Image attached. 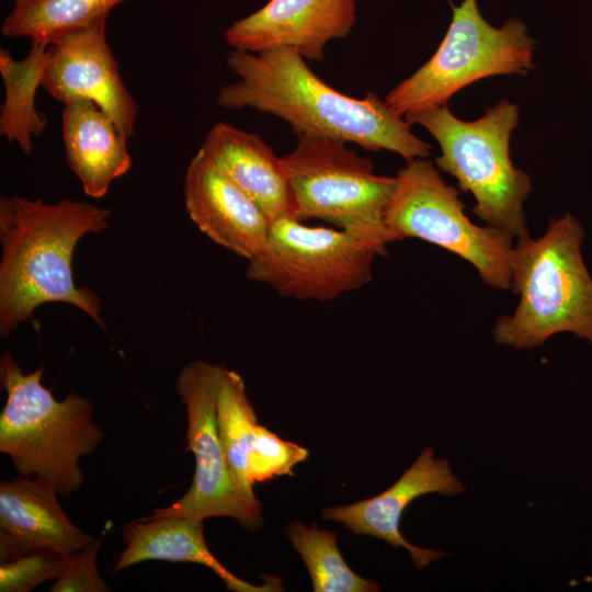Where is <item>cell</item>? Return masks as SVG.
<instances>
[{
	"instance_id": "3957f363",
	"label": "cell",
	"mask_w": 592,
	"mask_h": 592,
	"mask_svg": "<svg viewBox=\"0 0 592 592\" xmlns=\"http://www.w3.org/2000/svg\"><path fill=\"white\" fill-rule=\"evenodd\" d=\"M581 221L572 214L550 218L536 239H516L511 289L519 295L512 315L492 330L499 345L532 349L550 337L571 332L592 344V277L584 264Z\"/></svg>"
},
{
	"instance_id": "9a60e30c",
	"label": "cell",
	"mask_w": 592,
	"mask_h": 592,
	"mask_svg": "<svg viewBox=\"0 0 592 592\" xmlns=\"http://www.w3.org/2000/svg\"><path fill=\"white\" fill-rule=\"evenodd\" d=\"M200 149L261 207L271 221L297 219L296 198L285 163L259 136L227 123H217Z\"/></svg>"
},
{
	"instance_id": "9c48e42d",
	"label": "cell",
	"mask_w": 592,
	"mask_h": 592,
	"mask_svg": "<svg viewBox=\"0 0 592 592\" xmlns=\"http://www.w3.org/2000/svg\"><path fill=\"white\" fill-rule=\"evenodd\" d=\"M384 254L346 230L282 218L271 223L264 246L248 261L246 275L286 297L332 300L369 283L373 262Z\"/></svg>"
},
{
	"instance_id": "603a6c76",
	"label": "cell",
	"mask_w": 592,
	"mask_h": 592,
	"mask_svg": "<svg viewBox=\"0 0 592 592\" xmlns=\"http://www.w3.org/2000/svg\"><path fill=\"white\" fill-rule=\"evenodd\" d=\"M0 591L26 592L39 583L58 579L66 555L56 550L21 546L0 538Z\"/></svg>"
},
{
	"instance_id": "2e32d148",
	"label": "cell",
	"mask_w": 592,
	"mask_h": 592,
	"mask_svg": "<svg viewBox=\"0 0 592 592\" xmlns=\"http://www.w3.org/2000/svg\"><path fill=\"white\" fill-rule=\"evenodd\" d=\"M62 140L67 164L90 197H103L113 181L132 167L128 139L113 118L92 101L65 104Z\"/></svg>"
},
{
	"instance_id": "277c9868",
	"label": "cell",
	"mask_w": 592,
	"mask_h": 592,
	"mask_svg": "<svg viewBox=\"0 0 592 592\" xmlns=\"http://www.w3.org/2000/svg\"><path fill=\"white\" fill-rule=\"evenodd\" d=\"M44 367L25 374L10 352L0 357V384L7 402L0 414V452L20 476L43 479L68 497L84 479L79 459L104 439L93 423V405L70 392L59 401L42 384Z\"/></svg>"
},
{
	"instance_id": "7402d4cb",
	"label": "cell",
	"mask_w": 592,
	"mask_h": 592,
	"mask_svg": "<svg viewBox=\"0 0 592 592\" xmlns=\"http://www.w3.org/2000/svg\"><path fill=\"white\" fill-rule=\"evenodd\" d=\"M286 535L306 565L315 592H374L379 585L354 573L344 561L335 533L322 531L316 523L306 526L291 522Z\"/></svg>"
},
{
	"instance_id": "d4e9b609",
	"label": "cell",
	"mask_w": 592,
	"mask_h": 592,
	"mask_svg": "<svg viewBox=\"0 0 592 592\" xmlns=\"http://www.w3.org/2000/svg\"><path fill=\"white\" fill-rule=\"evenodd\" d=\"M102 538L94 539L86 548L66 555L60 577L52 587V592H109L111 589L99 574L95 558Z\"/></svg>"
},
{
	"instance_id": "6da1fadb",
	"label": "cell",
	"mask_w": 592,
	"mask_h": 592,
	"mask_svg": "<svg viewBox=\"0 0 592 592\" xmlns=\"http://www.w3.org/2000/svg\"><path fill=\"white\" fill-rule=\"evenodd\" d=\"M226 61L238 79L220 89L216 102L223 109H254L285 121L298 137L333 138L375 152L387 150L406 162L428 158L433 150L376 94L366 92L355 99L341 93L319 79L294 48L231 49Z\"/></svg>"
},
{
	"instance_id": "ac0fdd59",
	"label": "cell",
	"mask_w": 592,
	"mask_h": 592,
	"mask_svg": "<svg viewBox=\"0 0 592 592\" xmlns=\"http://www.w3.org/2000/svg\"><path fill=\"white\" fill-rule=\"evenodd\" d=\"M126 548L113 572L144 561L201 563L213 570L227 589L237 592L276 591L277 584H251L224 567L204 538L203 520L180 515H150L128 523L123 530Z\"/></svg>"
},
{
	"instance_id": "44dd1931",
	"label": "cell",
	"mask_w": 592,
	"mask_h": 592,
	"mask_svg": "<svg viewBox=\"0 0 592 592\" xmlns=\"http://www.w3.org/2000/svg\"><path fill=\"white\" fill-rule=\"evenodd\" d=\"M218 435L234 479L243 493L255 498L248 473V451L257 426V417L243 378L219 365L216 398Z\"/></svg>"
},
{
	"instance_id": "ba28073f",
	"label": "cell",
	"mask_w": 592,
	"mask_h": 592,
	"mask_svg": "<svg viewBox=\"0 0 592 592\" xmlns=\"http://www.w3.org/2000/svg\"><path fill=\"white\" fill-rule=\"evenodd\" d=\"M385 225L395 241L418 238L439 246L469 262L488 286L511 289L515 239L474 224L457 189L426 158L408 161L397 172Z\"/></svg>"
},
{
	"instance_id": "ffe728a7",
	"label": "cell",
	"mask_w": 592,
	"mask_h": 592,
	"mask_svg": "<svg viewBox=\"0 0 592 592\" xmlns=\"http://www.w3.org/2000/svg\"><path fill=\"white\" fill-rule=\"evenodd\" d=\"M125 0H26L14 4L3 20L4 36L26 37L48 44L57 37L86 27Z\"/></svg>"
},
{
	"instance_id": "7c38bea8",
	"label": "cell",
	"mask_w": 592,
	"mask_h": 592,
	"mask_svg": "<svg viewBox=\"0 0 592 592\" xmlns=\"http://www.w3.org/2000/svg\"><path fill=\"white\" fill-rule=\"evenodd\" d=\"M357 0H270L234 22L224 41L236 50L259 53L296 49L305 59L321 60L326 44L345 38L356 22Z\"/></svg>"
},
{
	"instance_id": "4fadbf2b",
	"label": "cell",
	"mask_w": 592,
	"mask_h": 592,
	"mask_svg": "<svg viewBox=\"0 0 592 592\" xmlns=\"http://www.w3.org/2000/svg\"><path fill=\"white\" fill-rule=\"evenodd\" d=\"M184 203L196 227L230 252L250 261L264 246L272 221L201 149L186 169Z\"/></svg>"
},
{
	"instance_id": "5b68a950",
	"label": "cell",
	"mask_w": 592,
	"mask_h": 592,
	"mask_svg": "<svg viewBox=\"0 0 592 592\" xmlns=\"http://www.w3.org/2000/svg\"><path fill=\"white\" fill-rule=\"evenodd\" d=\"M437 141L435 166L451 174L476 200L474 214L515 240L530 236L524 203L532 191L527 172L510 156V140L520 121L517 104L502 100L475 121H462L447 104L408 114Z\"/></svg>"
},
{
	"instance_id": "e0dca14e",
	"label": "cell",
	"mask_w": 592,
	"mask_h": 592,
	"mask_svg": "<svg viewBox=\"0 0 592 592\" xmlns=\"http://www.w3.org/2000/svg\"><path fill=\"white\" fill-rule=\"evenodd\" d=\"M56 488L39 478L20 476L0 485V538L70 555L94 539L73 525L57 500Z\"/></svg>"
},
{
	"instance_id": "8fae6325",
	"label": "cell",
	"mask_w": 592,
	"mask_h": 592,
	"mask_svg": "<svg viewBox=\"0 0 592 592\" xmlns=\"http://www.w3.org/2000/svg\"><path fill=\"white\" fill-rule=\"evenodd\" d=\"M107 16L68 32L48 45L41 87L64 104L89 100L104 110L127 139L139 106L127 90L106 41Z\"/></svg>"
},
{
	"instance_id": "5bb4252c",
	"label": "cell",
	"mask_w": 592,
	"mask_h": 592,
	"mask_svg": "<svg viewBox=\"0 0 592 592\" xmlns=\"http://www.w3.org/2000/svg\"><path fill=\"white\" fill-rule=\"evenodd\" d=\"M432 447H425L402 476L378 496L349 505L326 508L322 517L335 521L354 535L380 538L394 547H403L418 569L434 559L447 556L443 551L412 545L399 531V522L406 508L418 497L428 493L455 496L464 486L444 458L434 457Z\"/></svg>"
},
{
	"instance_id": "d6986e66",
	"label": "cell",
	"mask_w": 592,
	"mask_h": 592,
	"mask_svg": "<svg viewBox=\"0 0 592 592\" xmlns=\"http://www.w3.org/2000/svg\"><path fill=\"white\" fill-rule=\"evenodd\" d=\"M48 44L31 42L27 55L16 60L0 50V75L4 100L0 106V135L9 144H18L24 155L33 151V138L42 136L47 117L35 107V94L41 87L47 60Z\"/></svg>"
},
{
	"instance_id": "cb8c5ba5",
	"label": "cell",
	"mask_w": 592,
	"mask_h": 592,
	"mask_svg": "<svg viewBox=\"0 0 592 592\" xmlns=\"http://www.w3.org/2000/svg\"><path fill=\"white\" fill-rule=\"evenodd\" d=\"M308 451L284 441L265 426L257 424L248 451V473L252 483L274 476L291 475L293 467L305 460Z\"/></svg>"
},
{
	"instance_id": "52a82bcc",
	"label": "cell",
	"mask_w": 592,
	"mask_h": 592,
	"mask_svg": "<svg viewBox=\"0 0 592 592\" xmlns=\"http://www.w3.org/2000/svg\"><path fill=\"white\" fill-rule=\"evenodd\" d=\"M346 143L300 136L282 156L297 204V219H320L368 240L384 253L395 241L385 213L396 177L378 175L373 162Z\"/></svg>"
},
{
	"instance_id": "8992f818",
	"label": "cell",
	"mask_w": 592,
	"mask_h": 592,
	"mask_svg": "<svg viewBox=\"0 0 592 592\" xmlns=\"http://www.w3.org/2000/svg\"><path fill=\"white\" fill-rule=\"evenodd\" d=\"M535 41L516 18L501 27L480 13L477 0L453 7L448 30L431 58L385 98L400 116L447 104L463 88L494 76H527L534 69Z\"/></svg>"
},
{
	"instance_id": "484cf974",
	"label": "cell",
	"mask_w": 592,
	"mask_h": 592,
	"mask_svg": "<svg viewBox=\"0 0 592 592\" xmlns=\"http://www.w3.org/2000/svg\"><path fill=\"white\" fill-rule=\"evenodd\" d=\"M13 1H14V4H20V3H23L26 0H13Z\"/></svg>"
},
{
	"instance_id": "30bf717a",
	"label": "cell",
	"mask_w": 592,
	"mask_h": 592,
	"mask_svg": "<svg viewBox=\"0 0 592 592\" xmlns=\"http://www.w3.org/2000/svg\"><path fill=\"white\" fill-rule=\"evenodd\" d=\"M218 371L219 365L196 360L186 364L178 376L177 392L186 409V441L195 456V473L184 496L153 514L198 520L228 516L248 531H255L261 525L262 505L236 483L218 435Z\"/></svg>"
},
{
	"instance_id": "7a4b0ae2",
	"label": "cell",
	"mask_w": 592,
	"mask_h": 592,
	"mask_svg": "<svg viewBox=\"0 0 592 592\" xmlns=\"http://www.w3.org/2000/svg\"><path fill=\"white\" fill-rule=\"evenodd\" d=\"M111 210L95 204L13 195L0 198V335L9 337L46 303L79 308L105 330L102 301L75 283L71 261L81 238L110 227Z\"/></svg>"
}]
</instances>
